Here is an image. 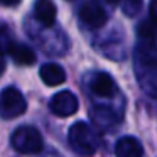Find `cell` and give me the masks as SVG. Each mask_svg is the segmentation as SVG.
I'll use <instances>...</instances> for the list:
<instances>
[{
    "instance_id": "6da1fadb",
    "label": "cell",
    "mask_w": 157,
    "mask_h": 157,
    "mask_svg": "<svg viewBox=\"0 0 157 157\" xmlns=\"http://www.w3.org/2000/svg\"><path fill=\"white\" fill-rule=\"evenodd\" d=\"M68 142H69V147L76 154L85 155V157L93 155L96 152V145H98L90 125L85 122H76L69 127Z\"/></svg>"
},
{
    "instance_id": "7a4b0ae2",
    "label": "cell",
    "mask_w": 157,
    "mask_h": 157,
    "mask_svg": "<svg viewBox=\"0 0 157 157\" xmlns=\"http://www.w3.org/2000/svg\"><path fill=\"white\" fill-rule=\"evenodd\" d=\"M12 147L21 154H39L44 147L42 135L36 127L22 125L14 130L10 137Z\"/></svg>"
},
{
    "instance_id": "3957f363",
    "label": "cell",
    "mask_w": 157,
    "mask_h": 157,
    "mask_svg": "<svg viewBox=\"0 0 157 157\" xmlns=\"http://www.w3.org/2000/svg\"><path fill=\"white\" fill-rule=\"evenodd\" d=\"M27 110V101L17 88H5L0 91V117L5 120L17 118Z\"/></svg>"
},
{
    "instance_id": "277c9868",
    "label": "cell",
    "mask_w": 157,
    "mask_h": 157,
    "mask_svg": "<svg viewBox=\"0 0 157 157\" xmlns=\"http://www.w3.org/2000/svg\"><path fill=\"white\" fill-rule=\"evenodd\" d=\"M79 19L85 25H88L90 29H101L108 21L106 10L103 9L101 4H98L96 0H90L79 7Z\"/></svg>"
},
{
    "instance_id": "5b68a950",
    "label": "cell",
    "mask_w": 157,
    "mask_h": 157,
    "mask_svg": "<svg viewBox=\"0 0 157 157\" xmlns=\"http://www.w3.org/2000/svg\"><path fill=\"white\" fill-rule=\"evenodd\" d=\"M78 106H79L78 98L75 96V93L68 91V90L56 93L49 101V110L56 117H63V118L75 115L78 112Z\"/></svg>"
},
{
    "instance_id": "8992f818",
    "label": "cell",
    "mask_w": 157,
    "mask_h": 157,
    "mask_svg": "<svg viewBox=\"0 0 157 157\" xmlns=\"http://www.w3.org/2000/svg\"><path fill=\"white\" fill-rule=\"evenodd\" d=\"M90 88L95 95L101 96V98H108L115 93V83H113V78L105 71L95 73L90 79Z\"/></svg>"
},
{
    "instance_id": "52a82bcc",
    "label": "cell",
    "mask_w": 157,
    "mask_h": 157,
    "mask_svg": "<svg viewBox=\"0 0 157 157\" xmlns=\"http://www.w3.org/2000/svg\"><path fill=\"white\" fill-rule=\"evenodd\" d=\"M34 15L36 21L44 27H51L56 22L58 9L52 4V0H36L34 2Z\"/></svg>"
},
{
    "instance_id": "ba28073f",
    "label": "cell",
    "mask_w": 157,
    "mask_h": 157,
    "mask_svg": "<svg viewBox=\"0 0 157 157\" xmlns=\"http://www.w3.org/2000/svg\"><path fill=\"white\" fill-rule=\"evenodd\" d=\"M117 157H144V147L135 137L125 135L115 144Z\"/></svg>"
},
{
    "instance_id": "9c48e42d",
    "label": "cell",
    "mask_w": 157,
    "mask_h": 157,
    "mask_svg": "<svg viewBox=\"0 0 157 157\" xmlns=\"http://www.w3.org/2000/svg\"><path fill=\"white\" fill-rule=\"evenodd\" d=\"M39 76L48 86H58L66 81V71L58 63H46V64H42Z\"/></svg>"
},
{
    "instance_id": "30bf717a",
    "label": "cell",
    "mask_w": 157,
    "mask_h": 157,
    "mask_svg": "<svg viewBox=\"0 0 157 157\" xmlns=\"http://www.w3.org/2000/svg\"><path fill=\"white\" fill-rule=\"evenodd\" d=\"M9 54H10L12 61L15 64H21V66H31L36 61L34 51L25 44H15V42H12V46L9 48Z\"/></svg>"
},
{
    "instance_id": "8fae6325",
    "label": "cell",
    "mask_w": 157,
    "mask_h": 157,
    "mask_svg": "<svg viewBox=\"0 0 157 157\" xmlns=\"http://www.w3.org/2000/svg\"><path fill=\"white\" fill-rule=\"evenodd\" d=\"M137 36H139L140 39H144V41H150L154 42V37H155V27H154V22L150 21H144L139 24V27H137Z\"/></svg>"
},
{
    "instance_id": "7c38bea8",
    "label": "cell",
    "mask_w": 157,
    "mask_h": 157,
    "mask_svg": "<svg viewBox=\"0 0 157 157\" xmlns=\"http://www.w3.org/2000/svg\"><path fill=\"white\" fill-rule=\"evenodd\" d=\"M142 5H144V0H123L122 10L127 17H135L142 10Z\"/></svg>"
},
{
    "instance_id": "4fadbf2b",
    "label": "cell",
    "mask_w": 157,
    "mask_h": 157,
    "mask_svg": "<svg viewBox=\"0 0 157 157\" xmlns=\"http://www.w3.org/2000/svg\"><path fill=\"white\" fill-rule=\"evenodd\" d=\"M12 36L5 25H0V56H4L9 52V48L12 46Z\"/></svg>"
},
{
    "instance_id": "5bb4252c",
    "label": "cell",
    "mask_w": 157,
    "mask_h": 157,
    "mask_svg": "<svg viewBox=\"0 0 157 157\" xmlns=\"http://www.w3.org/2000/svg\"><path fill=\"white\" fill-rule=\"evenodd\" d=\"M21 0H0V5H5V7H14L17 5Z\"/></svg>"
},
{
    "instance_id": "9a60e30c",
    "label": "cell",
    "mask_w": 157,
    "mask_h": 157,
    "mask_svg": "<svg viewBox=\"0 0 157 157\" xmlns=\"http://www.w3.org/2000/svg\"><path fill=\"white\" fill-rule=\"evenodd\" d=\"M4 69H5V59L0 56V76H2V73H4Z\"/></svg>"
},
{
    "instance_id": "2e32d148",
    "label": "cell",
    "mask_w": 157,
    "mask_h": 157,
    "mask_svg": "<svg viewBox=\"0 0 157 157\" xmlns=\"http://www.w3.org/2000/svg\"><path fill=\"white\" fill-rule=\"evenodd\" d=\"M105 2H106V4H118L120 0H105Z\"/></svg>"
}]
</instances>
